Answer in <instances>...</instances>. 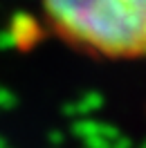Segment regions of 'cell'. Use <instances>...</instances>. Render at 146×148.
<instances>
[{"mask_svg": "<svg viewBox=\"0 0 146 148\" xmlns=\"http://www.w3.org/2000/svg\"><path fill=\"white\" fill-rule=\"evenodd\" d=\"M50 32L103 61H146V0H41Z\"/></svg>", "mask_w": 146, "mask_h": 148, "instance_id": "1", "label": "cell"}]
</instances>
